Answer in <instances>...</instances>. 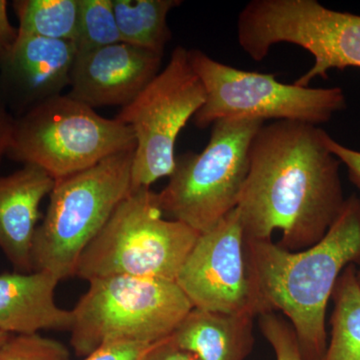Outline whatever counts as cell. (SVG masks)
<instances>
[{
	"label": "cell",
	"instance_id": "obj_1",
	"mask_svg": "<svg viewBox=\"0 0 360 360\" xmlns=\"http://www.w3.org/2000/svg\"><path fill=\"white\" fill-rule=\"evenodd\" d=\"M328 135L317 125L288 120L258 130L236 206L245 239L272 240L278 231V245L300 251L326 236L347 200Z\"/></svg>",
	"mask_w": 360,
	"mask_h": 360
},
{
	"label": "cell",
	"instance_id": "obj_2",
	"mask_svg": "<svg viewBox=\"0 0 360 360\" xmlns=\"http://www.w3.org/2000/svg\"><path fill=\"white\" fill-rule=\"evenodd\" d=\"M245 257L257 316L281 312L295 330L303 360H322L329 300L345 267L360 264V196L347 198L326 236L307 250L245 239Z\"/></svg>",
	"mask_w": 360,
	"mask_h": 360
},
{
	"label": "cell",
	"instance_id": "obj_3",
	"mask_svg": "<svg viewBox=\"0 0 360 360\" xmlns=\"http://www.w3.org/2000/svg\"><path fill=\"white\" fill-rule=\"evenodd\" d=\"M134 155L116 153L56 180L33 239V271L51 272L60 281L75 276L82 253L131 191Z\"/></svg>",
	"mask_w": 360,
	"mask_h": 360
},
{
	"label": "cell",
	"instance_id": "obj_4",
	"mask_svg": "<svg viewBox=\"0 0 360 360\" xmlns=\"http://www.w3.org/2000/svg\"><path fill=\"white\" fill-rule=\"evenodd\" d=\"M89 283L71 309L70 345L82 359L110 343L165 340L193 309L172 281L115 276Z\"/></svg>",
	"mask_w": 360,
	"mask_h": 360
},
{
	"label": "cell",
	"instance_id": "obj_5",
	"mask_svg": "<svg viewBox=\"0 0 360 360\" xmlns=\"http://www.w3.org/2000/svg\"><path fill=\"white\" fill-rule=\"evenodd\" d=\"M158 193L130 191L87 246L75 276L84 281L115 276L175 281L200 232L165 219Z\"/></svg>",
	"mask_w": 360,
	"mask_h": 360
},
{
	"label": "cell",
	"instance_id": "obj_6",
	"mask_svg": "<svg viewBox=\"0 0 360 360\" xmlns=\"http://www.w3.org/2000/svg\"><path fill=\"white\" fill-rule=\"evenodd\" d=\"M135 146L129 125L60 94L15 118L7 155L41 168L56 181L116 153L134 150Z\"/></svg>",
	"mask_w": 360,
	"mask_h": 360
},
{
	"label": "cell",
	"instance_id": "obj_7",
	"mask_svg": "<svg viewBox=\"0 0 360 360\" xmlns=\"http://www.w3.org/2000/svg\"><path fill=\"white\" fill-rule=\"evenodd\" d=\"M264 124L248 120L213 123L200 153L175 158L169 182L158 193L163 214L202 233L236 208L250 170L251 143Z\"/></svg>",
	"mask_w": 360,
	"mask_h": 360
},
{
	"label": "cell",
	"instance_id": "obj_8",
	"mask_svg": "<svg viewBox=\"0 0 360 360\" xmlns=\"http://www.w3.org/2000/svg\"><path fill=\"white\" fill-rule=\"evenodd\" d=\"M188 58L206 94L205 104L193 116L200 129L224 120H288L319 127L347 108L340 87L281 84L276 75L232 68L198 49L188 51Z\"/></svg>",
	"mask_w": 360,
	"mask_h": 360
},
{
	"label": "cell",
	"instance_id": "obj_9",
	"mask_svg": "<svg viewBox=\"0 0 360 360\" xmlns=\"http://www.w3.org/2000/svg\"><path fill=\"white\" fill-rule=\"evenodd\" d=\"M205 87L193 70L188 51L177 46L165 70L115 116L131 127L135 146L131 191L150 188L175 167L177 137L205 103Z\"/></svg>",
	"mask_w": 360,
	"mask_h": 360
},
{
	"label": "cell",
	"instance_id": "obj_10",
	"mask_svg": "<svg viewBox=\"0 0 360 360\" xmlns=\"http://www.w3.org/2000/svg\"><path fill=\"white\" fill-rule=\"evenodd\" d=\"M245 33L251 52L265 58L277 44L302 47L314 65L295 82L309 87L330 70L360 68V15L333 11L316 0H255L246 13Z\"/></svg>",
	"mask_w": 360,
	"mask_h": 360
},
{
	"label": "cell",
	"instance_id": "obj_11",
	"mask_svg": "<svg viewBox=\"0 0 360 360\" xmlns=\"http://www.w3.org/2000/svg\"><path fill=\"white\" fill-rule=\"evenodd\" d=\"M175 283L193 309L255 314L246 265L245 232L236 208L200 234Z\"/></svg>",
	"mask_w": 360,
	"mask_h": 360
},
{
	"label": "cell",
	"instance_id": "obj_12",
	"mask_svg": "<svg viewBox=\"0 0 360 360\" xmlns=\"http://www.w3.org/2000/svg\"><path fill=\"white\" fill-rule=\"evenodd\" d=\"M163 54L118 42L77 53L68 96L92 108L127 105L160 72Z\"/></svg>",
	"mask_w": 360,
	"mask_h": 360
},
{
	"label": "cell",
	"instance_id": "obj_13",
	"mask_svg": "<svg viewBox=\"0 0 360 360\" xmlns=\"http://www.w3.org/2000/svg\"><path fill=\"white\" fill-rule=\"evenodd\" d=\"M77 56L73 41L18 35L0 58V90L15 118L70 86Z\"/></svg>",
	"mask_w": 360,
	"mask_h": 360
},
{
	"label": "cell",
	"instance_id": "obj_14",
	"mask_svg": "<svg viewBox=\"0 0 360 360\" xmlns=\"http://www.w3.org/2000/svg\"><path fill=\"white\" fill-rule=\"evenodd\" d=\"M54 184L56 180L32 165L0 176V250L18 272L33 271L32 250L39 207Z\"/></svg>",
	"mask_w": 360,
	"mask_h": 360
},
{
	"label": "cell",
	"instance_id": "obj_15",
	"mask_svg": "<svg viewBox=\"0 0 360 360\" xmlns=\"http://www.w3.org/2000/svg\"><path fill=\"white\" fill-rule=\"evenodd\" d=\"M59 281L42 270L0 274V330L7 335L70 331L72 310L61 309L56 302Z\"/></svg>",
	"mask_w": 360,
	"mask_h": 360
},
{
	"label": "cell",
	"instance_id": "obj_16",
	"mask_svg": "<svg viewBox=\"0 0 360 360\" xmlns=\"http://www.w3.org/2000/svg\"><path fill=\"white\" fill-rule=\"evenodd\" d=\"M255 317L250 311L221 314L193 309L172 333V341L200 360H245L255 341Z\"/></svg>",
	"mask_w": 360,
	"mask_h": 360
},
{
	"label": "cell",
	"instance_id": "obj_17",
	"mask_svg": "<svg viewBox=\"0 0 360 360\" xmlns=\"http://www.w3.org/2000/svg\"><path fill=\"white\" fill-rule=\"evenodd\" d=\"M180 0H112L122 41L163 54L172 39L167 15Z\"/></svg>",
	"mask_w": 360,
	"mask_h": 360
},
{
	"label": "cell",
	"instance_id": "obj_18",
	"mask_svg": "<svg viewBox=\"0 0 360 360\" xmlns=\"http://www.w3.org/2000/svg\"><path fill=\"white\" fill-rule=\"evenodd\" d=\"M331 297V338L322 360H360V283L355 264L341 272Z\"/></svg>",
	"mask_w": 360,
	"mask_h": 360
},
{
	"label": "cell",
	"instance_id": "obj_19",
	"mask_svg": "<svg viewBox=\"0 0 360 360\" xmlns=\"http://www.w3.org/2000/svg\"><path fill=\"white\" fill-rule=\"evenodd\" d=\"M13 6L18 35L75 42L79 0H16Z\"/></svg>",
	"mask_w": 360,
	"mask_h": 360
},
{
	"label": "cell",
	"instance_id": "obj_20",
	"mask_svg": "<svg viewBox=\"0 0 360 360\" xmlns=\"http://www.w3.org/2000/svg\"><path fill=\"white\" fill-rule=\"evenodd\" d=\"M122 41L112 0H79L77 37V53Z\"/></svg>",
	"mask_w": 360,
	"mask_h": 360
},
{
	"label": "cell",
	"instance_id": "obj_21",
	"mask_svg": "<svg viewBox=\"0 0 360 360\" xmlns=\"http://www.w3.org/2000/svg\"><path fill=\"white\" fill-rule=\"evenodd\" d=\"M0 360H71L66 345L37 335H11L0 345Z\"/></svg>",
	"mask_w": 360,
	"mask_h": 360
},
{
	"label": "cell",
	"instance_id": "obj_22",
	"mask_svg": "<svg viewBox=\"0 0 360 360\" xmlns=\"http://www.w3.org/2000/svg\"><path fill=\"white\" fill-rule=\"evenodd\" d=\"M259 328L276 354V360H303L295 330L277 314L259 315Z\"/></svg>",
	"mask_w": 360,
	"mask_h": 360
},
{
	"label": "cell",
	"instance_id": "obj_23",
	"mask_svg": "<svg viewBox=\"0 0 360 360\" xmlns=\"http://www.w3.org/2000/svg\"><path fill=\"white\" fill-rule=\"evenodd\" d=\"M160 341L153 343H110L99 347L82 360H146Z\"/></svg>",
	"mask_w": 360,
	"mask_h": 360
},
{
	"label": "cell",
	"instance_id": "obj_24",
	"mask_svg": "<svg viewBox=\"0 0 360 360\" xmlns=\"http://www.w3.org/2000/svg\"><path fill=\"white\" fill-rule=\"evenodd\" d=\"M328 146L338 160L347 167L350 181L360 191V151L343 146L330 135L328 137Z\"/></svg>",
	"mask_w": 360,
	"mask_h": 360
},
{
	"label": "cell",
	"instance_id": "obj_25",
	"mask_svg": "<svg viewBox=\"0 0 360 360\" xmlns=\"http://www.w3.org/2000/svg\"><path fill=\"white\" fill-rule=\"evenodd\" d=\"M14 125H15V116L7 106L0 90V163L2 158L7 155L11 148Z\"/></svg>",
	"mask_w": 360,
	"mask_h": 360
},
{
	"label": "cell",
	"instance_id": "obj_26",
	"mask_svg": "<svg viewBox=\"0 0 360 360\" xmlns=\"http://www.w3.org/2000/svg\"><path fill=\"white\" fill-rule=\"evenodd\" d=\"M146 360H200L193 352L177 347L172 335L158 343Z\"/></svg>",
	"mask_w": 360,
	"mask_h": 360
},
{
	"label": "cell",
	"instance_id": "obj_27",
	"mask_svg": "<svg viewBox=\"0 0 360 360\" xmlns=\"http://www.w3.org/2000/svg\"><path fill=\"white\" fill-rule=\"evenodd\" d=\"M18 37V30L14 28L7 14V1L0 0V58L13 49Z\"/></svg>",
	"mask_w": 360,
	"mask_h": 360
},
{
	"label": "cell",
	"instance_id": "obj_28",
	"mask_svg": "<svg viewBox=\"0 0 360 360\" xmlns=\"http://www.w3.org/2000/svg\"><path fill=\"white\" fill-rule=\"evenodd\" d=\"M11 335H7V333H4V331L0 330V345L4 342Z\"/></svg>",
	"mask_w": 360,
	"mask_h": 360
},
{
	"label": "cell",
	"instance_id": "obj_29",
	"mask_svg": "<svg viewBox=\"0 0 360 360\" xmlns=\"http://www.w3.org/2000/svg\"><path fill=\"white\" fill-rule=\"evenodd\" d=\"M357 279H359L360 283V269L357 270Z\"/></svg>",
	"mask_w": 360,
	"mask_h": 360
}]
</instances>
